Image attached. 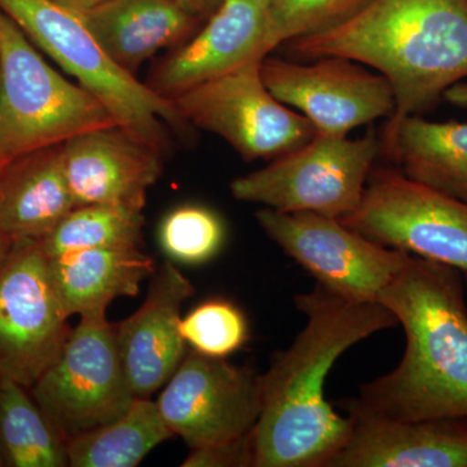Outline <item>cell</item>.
<instances>
[{
	"instance_id": "obj_17",
	"label": "cell",
	"mask_w": 467,
	"mask_h": 467,
	"mask_svg": "<svg viewBox=\"0 0 467 467\" xmlns=\"http://www.w3.org/2000/svg\"><path fill=\"white\" fill-rule=\"evenodd\" d=\"M348 418V439L327 467H467V417Z\"/></svg>"
},
{
	"instance_id": "obj_20",
	"label": "cell",
	"mask_w": 467,
	"mask_h": 467,
	"mask_svg": "<svg viewBox=\"0 0 467 467\" xmlns=\"http://www.w3.org/2000/svg\"><path fill=\"white\" fill-rule=\"evenodd\" d=\"M52 281L67 315H106L119 297L137 296L155 261L142 250H84L48 259Z\"/></svg>"
},
{
	"instance_id": "obj_25",
	"label": "cell",
	"mask_w": 467,
	"mask_h": 467,
	"mask_svg": "<svg viewBox=\"0 0 467 467\" xmlns=\"http://www.w3.org/2000/svg\"><path fill=\"white\" fill-rule=\"evenodd\" d=\"M225 239L223 221L211 209L183 205L169 212L159 227L162 252L173 263L201 265L213 259Z\"/></svg>"
},
{
	"instance_id": "obj_16",
	"label": "cell",
	"mask_w": 467,
	"mask_h": 467,
	"mask_svg": "<svg viewBox=\"0 0 467 467\" xmlns=\"http://www.w3.org/2000/svg\"><path fill=\"white\" fill-rule=\"evenodd\" d=\"M192 294V282L168 260L152 275L140 309L113 324L119 359L135 398H152L186 356L181 309Z\"/></svg>"
},
{
	"instance_id": "obj_19",
	"label": "cell",
	"mask_w": 467,
	"mask_h": 467,
	"mask_svg": "<svg viewBox=\"0 0 467 467\" xmlns=\"http://www.w3.org/2000/svg\"><path fill=\"white\" fill-rule=\"evenodd\" d=\"M75 208L61 146L36 150L0 171V227L12 241L45 238Z\"/></svg>"
},
{
	"instance_id": "obj_1",
	"label": "cell",
	"mask_w": 467,
	"mask_h": 467,
	"mask_svg": "<svg viewBox=\"0 0 467 467\" xmlns=\"http://www.w3.org/2000/svg\"><path fill=\"white\" fill-rule=\"evenodd\" d=\"M306 325L260 376L261 413L252 431L254 467H327L348 439L349 418L325 398L337 359L361 340L399 326L378 301H352L317 285L295 297Z\"/></svg>"
},
{
	"instance_id": "obj_29",
	"label": "cell",
	"mask_w": 467,
	"mask_h": 467,
	"mask_svg": "<svg viewBox=\"0 0 467 467\" xmlns=\"http://www.w3.org/2000/svg\"><path fill=\"white\" fill-rule=\"evenodd\" d=\"M178 8L195 18L211 17L223 0H171Z\"/></svg>"
},
{
	"instance_id": "obj_13",
	"label": "cell",
	"mask_w": 467,
	"mask_h": 467,
	"mask_svg": "<svg viewBox=\"0 0 467 467\" xmlns=\"http://www.w3.org/2000/svg\"><path fill=\"white\" fill-rule=\"evenodd\" d=\"M310 61L267 55L260 72L273 97L299 110L316 133L347 137L358 126L392 116L395 95L386 77L347 57Z\"/></svg>"
},
{
	"instance_id": "obj_12",
	"label": "cell",
	"mask_w": 467,
	"mask_h": 467,
	"mask_svg": "<svg viewBox=\"0 0 467 467\" xmlns=\"http://www.w3.org/2000/svg\"><path fill=\"white\" fill-rule=\"evenodd\" d=\"M161 389L160 414L190 450L245 438L259 420L260 376L225 358L189 349Z\"/></svg>"
},
{
	"instance_id": "obj_27",
	"label": "cell",
	"mask_w": 467,
	"mask_h": 467,
	"mask_svg": "<svg viewBox=\"0 0 467 467\" xmlns=\"http://www.w3.org/2000/svg\"><path fill=\"white\" fill-rule=\"evenodd\" d=\"M181 334L196 352L226 358L247 342V319L230 301L208 300L181 319Z\"/></svg>"
},
{
	"instance_id": "obj_14",
	"label": "cell",
	"mask_w": 467,
	"mask_h": 467,
	"mask_svg": "<svg viewBox=\"0 0 467 467\" xmlns=\"http://www.w3.org/2000/svg\"><path fill=\"white\" fill-rule=\"evenodd\" d=\"M64 171L76 207H146L147 192L162 171L164 152L115 125L61 144Z\"/></svg>"
},
{
	"instance_id": "obj_15",
	"label": "cell",
	"mask_w": 467,
	"mask_h": 467,
	"mask_svg": "<svg viewBox=\"0 0 467 467\" xmlns=\"http://www.w3.org/2000/svg\"><path fill=\"white\" fill-rule=\"evenodd\" d=\"M267 5L256 0H223L198 33L160 61L146 85L173 101L252 58L267 57Z\"/></svg>"
},
{
	"instance_id": "obj_24",
	"label": "cell",
	"mask_w": 467,
	"mask_h": 467,
	"mask_svg": "<svg viewBox=\"0 0 467 467\" xmlns=\"http://www.w3.org/2000/svg\"><path fill=\"white\" fill-rule=\"evenodd\" d=\"M144 216L122 205H84L70 211L41 239L48 259L84 250H142Z\"/></svg>"
},
{
	"instance_id": "obj_31",
	"label": "cell",
	"mask_w": 467,
	"mask_h": 467,
	"mask_svg": "<svg viewBox=\"0 0 467 467\" xmlns=\"http://www.w3.org/2000/svg\"><path fill=\"white\" fill-rule=\"evenodd\" d=\"M442 99L459 109H467V84L460 82V84L451 86L445 91Z\"/></svg>"
},
{
	"instance_id": "obj_32",
	"label": "cell",
	"mask_w": 467,
	"mask_h": 467,
	"mask_svg": "<svg viewBox=\"0 0 467 467\" xmlns=\"http://www.w3.org/2000/svg\"><path fill=\"white\" fill-rule=\"evenodd\" d=\"M14 241H12L11 238L3 232L2 227H0V264H2V261L5 259V256H7L8 252L11 251L12 245H14Z\"/></svg>"
},
{
	"instance_id": "obj_35",
	"label": "cell",
	"mask_w": 467,
	"mask_h": 467,
	"mask_svg": "<svg viewBox=\"0 0 467 467\" xmlns=\"http://www.w3.org/2000/svg\"><path fill=\"white\" fill-rule=\"evenodd\" d=\"M0 171H2V169H0Z\"/></svg>"
},
{
	"instance_id": "obj_2",
	"label": "cell",
	"mask_w": 467,
	"mask_h": 467,
	"mask_svg": "<svg viewBox=\"0 0 467 467\" xmlns=\"http://www.w3.org/2000/svg\"><path fill=\"white\" fill-rule=\"evenodd\" d=\"M282 46L294 60L347 57L386 77L395 109L379 140L389 158L401 122L467 78V0H373L346 23Z\"/></svg>"
},
{
	"instance_id": "obj_23",
	"label": "cell",
	"mask_w": 467,
	"mask_h": 467,
	"mask_svg": "<svg viewBox=\"0 0 467 467\" xmlns=\"http://www.w3.org/2000/svg\"><path fill=\"white\" fill-rule=\"evenodd\" d=\"M0 457L8 467H66L67 441L29 389L0 377Z\"/></svg>"
},
{
	"instance_id": "obj_21",
	"label": "cell",
	"mask_w": 467,
	"mask_h": 467,
	"mask_svg": "<svg viewBox=\"0 0 467 467\" xmlns=\"http://www.w3.org/2000/svg\"><path fill=\"white\" fill-rule=\"evenodd\" d=\"M389 159L401 173L467 202V124L410 116L401 122Z\"/></svg>"
},
{
	"instance_id": "obj_6",
	"label": "cell",
	"mask_w": 467,
	"mask_h": 467,
	"mask_svg": "<svg viewBox=\"0 0 467 467\" xmlns=\"http://www.w3.org/2000/svg\"><path fill=\"white\" fill-rule=\"evenodd\" d=\"M379 153L373 130L359 140L316 133L267 167L235 178L230 192L236 201L284 213L310 212L342 220L358 207Z\"/></svg>"
},
{
	"instance_id": "obj_9",
	"label": "cell",
	"mask_w": 467,
	"mask_h": 467,
	"mask_svg": "<svg viewBox=\"0 0 467 467\" xmlns=\"http://www.w3.org/2000/svg\"><path fill=\"white\" fill-rule=\"evenodd\" d=\"M265 57L252 58L173 100L190 125L223 138L245 161L275 160L316 135L306 117L275 99L264 84Z\"/></svg>"
},
{
	"instance_id": "obj_30",
	"label": "cell",
	"mask_w": 467,
	"mask_h": 467,
	"mask_svg": "<svg viewBox=\"0 0 467 467\" xmlns=\"http://www.w3.org/2000/svg\"><path fill=\"white\" fill-rule=\"evenodd\" d=\"M52 2L67 9V11L73 12V14L82 15L92 8L98 7V5H103V3L109 2V0H52Z\"/></svg>"
},
{
	"instance_id": "obj_3",
	"label": "cell",
	"mask_w": 467,
	"mask_h": 467,
	"mask_svg": "<svg viewBox=\"0 0 467 467\" xmlns=\"http://www.w3.org/2000/svg\"><path fill=\"white\" fill-rule=\"evenodd\" d=\"M379 303L407 335L400 364L348 401L355 416L389 420L467 417V306L456 267L409 254Z\"/></svg>"
},
{
	"instance_id": "obj_10",
	"label": "cell",
	"mask_w": 467,
	"mask_h": 467,
	"mask_svg": "<svg viewBox=\"0 0 467 467\" xmlns=\"http://www.w3.org/2000/svg\"><path fill=\"white\" fill-rule=\"evenodd\" d=\"M67 318L41 239L15 242L0 264V377L30 389L72 333Z\"/></svg>"
},
{
	"instance_id": "obj_7",
	"label": "cell",
	"mask_w": 467,
	"mask_h": 467,
	"mask_svg": "<svg viewBox=\"0 0 467 467\" xmlns=\"http://www.w3.org/2000/svg\"><path fill=\"white\" fill-rule=\"evenodd\" d=\"M29 391L67 441L124 416L137 398L106 315L79 317L57 359Z\"/></svg>"
},
{
	"instance_id": "obj_22",
	"label": "cell",
	"mask_w": 467,
	"mask_h": 467,
	"mask_svg": "<svg viewBox=\"0 0 467 467\" xmlns=\"http://www.w3.org/2000/svg\"><path fill=\"white\" fill-rule=\"evenodd\" d=\"M173 432L152 399H135L124 416L67 441L72 467H135Z\"/></svg>"
},
{
	"instance_id": "obj_11",
	"label": "cell",
	"mask_w": 467,
	"mask_h": 467,
	"mask_svg": "<svg viewBox=\"0 0 467 467\" xmlns=\"http://www.w3.org/2000/svg\"><path fill=\"white\" fill-rule=\"evenodd\" d=\"M266 235L318 285L352 301H378L409 259V252L386 247L353 232L337 218L310 212L256 213Z\"/></svg>"
},
{
	"instance_id": "obj_18",
	"label": "cell",
	"mask_w": 467,
	"mask_h": 467,
	"mask_svg": "<svg viewBox=\"0 0 467 467\" xmlns=\"http://www.w3.org/2000/svg\"><path fill=\"white\" fill-rule=\"evenodd\" d=\"M78 16L106 54L133 76L159 51L192 38L199 21L171 0H109Z\"/></svg>"
},
{
	"instance_id": "obj_28",
	"label": "cell",
	"mask_w": 467,
	"mask_h": 467,
	"mask_svg": "<svg viewBox=\"0 0 467 467\" xmlns=\"http://www.w3.org/2000/svg\"><path fill=\"white\" fill-rule=\"evenodd\" d=\"M252 434V432H251ZM251 434L223 444L192 448L183 467H254Z\"/></svg>"
},
{
	"instance_id": "obj_33",
	"label": "cell",
	"mask_w": 467,
	"mask_h": 467,
	"mask_svg": "<svg viewBox=\"0 0 467 467\" xmlns=\"http://www.w3.org/2000/svg\"><path fill=\"white\" fill-rule=\"evenodd\" d=\"M256 2L265 3V5H269V3L272 2V0H256Z\"/></svg>"
},
{
	"instance_id": "obj_26",
	"label": "cell",
	"mask_w": 467,
	"mask_h": 467,
	"mask_svg": "<svg viewBox=\"0 0 467 467\" xmlns=\"http://www.w3.org/2000/svg\"><path fill=\"white\" fill-rule=\"evenodd\" d=\"M373 0H272L267 48L272 52L285 42L325 32L346 23Z\"/></svg>"
},
{
	"instance_id": "obj_5",
	"label": "cell",
	"mask_w": 467,
	"mask_h": 467,
	"mask_svg": "<svg viewBox=\"0 0 467 467\" xmlns=\"http://www.w3.org/2000/svg\"><path fill=\"white\" fill-rule=\"evenodd\" d=\"M0 9L77 84L94 94L122 128L161 152L168 149L167 128H189L173 101L117 66L78 15L52 0H0Z\"/></svg>"
},
{
	"instance_id": "obj_34",
	"label": "cell",
	"mask_w": 467,
	"mask_h": 467,
	"mask_svg": "<svg viewBox=\"0 0 467 467\" xmlns=\"http://www.w3.org/2000/svg\"><path fill=\"white\" fill-rule=\"evenodd\" d=\"M0 467H3V461H2V457H0Z\"/></svg>"
},
{
	"instance_id": "obj_4",
	"label": "cell",
	"mask_w": 467,
	"mask_h": 467,
	"mask_svg": "<svg viewBox=\"0 0 467 467\" xmlns=\"http://www.w3.org/2000/svg\"><path fill=\"white\" fill-rule=\"evenodd\" d=\"M115 125L119 122L107 107L57 73L0 9V169Z\"/></svg>"
},
{
	"instance_id": "obj_8",
	"label": "cell",
	"mask_w": 467,
	"mask_h": 467,
	"mask_svg": "<svg viewBox=\"0 0 467 467\" xmlns=\"http://www.w3.org/2000/svg\"><path fill=\"white\" fill-rule=\"evenodd\" d=\"M340 221L370 241L456 267L467 276V202L401 171H371L358 207Z\"/></svg>"
}]
</instances>
